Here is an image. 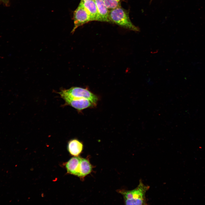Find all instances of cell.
<instances>
[{
  "mask_svg": "<svg viewBox=\"0 0 205 205\" xmlns=\"http://www.w3.org/2000/svg\"><path fill=\"white\" fill-rule=\"evenodd\" d=\"M149 186L145 185L141 180L135 188L130 190H122L120 193L123 195L126 205H147L145 194Z\"/></svg>",
  "mask_w": 205,
  "mask_h": 205,
  "instance_id": "obj_1",
  "label": "cell"
},
{
  "mask_svg": "<svg viewBox=\"0 0 205 205\" xmlns=\"http://www.w3.org/2000/svg\"><path fill=\"white\" fill-rule=\"evenodd\" d=\"M129 13V10L125 9L121 6L109 10L108 19L110 23L115 24L129 30L139 31V28L131 22Z\"/></svg>",
  "mask_w": 205,
  "mask_h": 205,
  "instance_id": "obj_2",
  "label": "cell"
},
{
  "mask_svg": "<svg viewBox=\"0 0 205 205\" xmlns=\"http://www.w3.org/2000/svg\"><path fill=\"white\" fill-rule=\"evenodd\" d=\"M63 99H89L96 105L99 100L98 97L87 88L72 87L68 89H62L58 93Z\"/></svg>",
  "mask_w": 205,
  "mask_h": 205,
  "instance_id": "obj_3",
  "label": "cell"
},
{
  "mask_svg": "<svg viewBox=\"0 0 205 205\" xmlns=\"http://www.w3.org/2000/svg\"><path fill=\"white\" fill-rule=\"evenodd\" d=\"M74 26L71 33H73L76 29L83 24L91 21L90 17L83 7L79 4L74 11L73 15Z\"/></svg>",
  "mask_w": 205,
  "mask_h": 205,
  "instance_id": "obj_4",
  "label": "cell"
},
{
  "mask_svg": "<svg viewBox=\"0 0 205 205\" xmlns=\"http://www.w3.org/2000/svg\"><path fill=\"white\" fill-rule=\"evenodd\" d=\"M65 105L73 107L78 111L81 112L84 109L95 107L96 105L90 100L87 99H65Z\"/></svg>",
  "mask_w": 205,
  "mask_h": 205,
  "instance_id": "obj_5",
  "label": "cell"
},
{
  "mask_svg": "<svg viewBox=\"0 0 205 205\" xmlns=\"http://www.w3.org/2000/svg\"><path fill=\"white\" fill-rule=\"evenodd\" d=\"M84 8L89 16L91 21H99V16L94 0L81 1L80 3Z\"/></svg>",
  "mask_w": 205,
  "mask_h": 205,
  "instance_id": "obj_6",
  "label": "cell"
},
{
  "mask_svg": "<svg viewBox=\"0 0 205 205\" xmlns=\"http://www.w3.org/2000/svg\"><path fill=\"white\" fill-rule=\"evenodd\" d=\"M99 16V21L110 23L108 19L109 10L106 6L103 0H94Z\"/></svg>",
  "mask_w": 205,
  "mask_h": 205,
  "instance_id": "obj_7",
  "label": "cell"
},
{
  "mask_svg": "<svg viewBox=\"0 0 205 205\" xmlns=\"http://www.w3.org/2000/svg\"><path fill=\"white\" fill-rule=\"evenodd\" d=\"M81 158L77 156H74L71 158L66 163L65 166L68 173L78 177Z\"/></svg>",
  "mask_w": 205,
  "mask_h": 205,
  "instance_id": "obj_8",
  "label": "cell"
},
{
  "mask_svg": "<svg viewBox=\"0 0 205 205\" xmlns=\"http://www.w3.org/2000/svg\"><path fill=\"white\" fill-rule=\"evenodd\" d=\"M67 149L70 154L77 156L81 152L83 148L82 143L77 139L70 140L68 143Z\"/></svg>",
  "mask_w": 205,
  "mask_h": 205,
  "instance_id": "obj_9",
  "label": "cell"
},
{
  "mask_svg": "<svg viewBox=\"0 0 205 205\" xmlns=\"http://www.w3.org/2000/svg\"><path fill=\"white\" fill-rule=\"evenodd\" d=\"M92 167L87 159L82 158L80 164L78 177L83 178L91 171Z\"/></svg>",
  "mask_w": 205,
  "mask_h": 205,
  "instance_id": "obj_10",
  "label": "cell"
},
{
  "mask_svg": "<svg viewBox=\"0 0 205 205\" xmlns=\"http://www.w3.org/2000/svg\"><path fill=\"white\" fill-rule=\"evenodd\" d=\"M103 1L109 11L121 6V0H103Z\"/></svg>",
  "mask_w": 205,
  "mask_h": 205,
  "instance_id": "obj_11",
  "label": "cell"
},
{
  "mask_svg": "<svg viewBox=\"0 0 205 205\" xmlns=\"http://www.w3.org/2000/svg\"><path fill=\"white\" fill-rule=\"evenodd\" d=\"M9 0H0V2H2L4 4H7L9 2Z\"/></svg>",
  "mask_w": 205,
  "mask_h": 205,
  "instance_id": "obj_12",
  "label": "cell"
},
{
  "mask_svg": "<svg viewBox=\"0 0 205 205\" xmlns=\"http://www.w3.org/2000/svg\"><path fill=\"white\" fill-rule=\"evenodd\" d=\"M87 0H81V1H85Z\"/></svg>",
  "mask_w": 205,
  "mask_h": 205,
  "instance_id": "obj_13",
  "label": "cell"
}]
</instances>
